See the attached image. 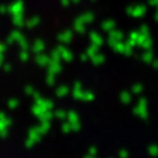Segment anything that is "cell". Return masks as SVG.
I'll use <instances>...</instances> for the list:
<instances>
[{"instance_id": "obj_19", "label": "cell", "mask_w": 158, "mask_h": 158, "mask_svg": "<svg viewBox=\"0 0 158 158\" xmlns=\"http://www.w3.org/2000/svg\"><path fill=\"white\" fill-rule=\"evenodd\" d=\"M96 153H97L96 147H91V148H90V151H89V154H91V156H96Z\"/></svg>"}, {"instance_id": "obj_18", "label": "cell", "mask_w": 158, "mask_h": 158, "mask_svg": "<svg viewBox=\"0 0 158 158\" xmlns=\"http://www.w3.org/2000/svg\"><path fill=\"white\" fill-rule=\"evenodd\" d=\"M120 158H128V151H126V149H122V151H120Z\"/></svg>"}, {"instance_id": "obj_20", "label": "cell", "mask_w": 158, "mask_h": 158, "mask_svg": "<svg viewBox=\"0 0 158 158\" xmlns=\"http://www.w3.org/2000/svg\"><path fill=\"white\" fill-rule=\"evenodd\" d=\"M48 84H49V85H54V76H52V75H50V76L48 77Z\"/></svg>"}, {"instance_id": "obj_5", "label": "cell", "mask_w": 158, "mask_h": 158, "mask_svg": "<svg viewBox=\"0 0 158 158\" xmlns=\"http://www.w3.org/2000/svg\"><path fill=\"white\" fill-rule=\"evenodd\" d=\"M52 117H54V113L51 112V110H45L41 114L37 116V118L40 120V122H41V121H51Z\"/></svg>"}, {"instance_id": "obj_2", "label": "cell", "mask_w": 158, "mask_h": 158, "mask_svg": "<svg viewBox=\"0 0 158 158\" xmlns=\"http://www.w3.org/2000/svg\"><path fill=\"white\" fill-rule=\"evenodd\" d=\"M41 136H43V133L39 131L37 126H36V127H32V128L29 131V136H27V139H26V146H27V147H32L36 142L40 141Z\"/></svg>"}, {"instance_id": "obj_6", "label": "cell", "mask_w": 158, "mask_h": 158, "mask_svg": "<svg viewBox=\"0 0 158 158\" xmlns=\"http://www.w3.org/2000/svg\"><path fill=\"white\" fill-rule=\"evenodd\" d=\"M82 94H84V90H82V87H81L80 85H76V86L73 87L72 95H73V97H75L76 100H81V98H82Z\"/></svg>"}, {"instance_id": "obj_11", "label": "cell", "mask_w": 158, "mask_h": 158, "mask_svg": "<svg viewBox=\"0 0 158 158\" xmlns=\"http://www.w3.org/2000/svg\"><path fill=\"white\" fill-rule=\"evenodd\" d=\"M8 133H9V127H8V126H5L2 121H0V136H2V137L4 138V137H6V136H8Z\"/></svg>"}, {"instance_id": "obj_7", "label": "cell", "mask_w": 158, "mask_h": 158, "mask_svg": "<svg viewBox=\"0 0 158 158\" xmlns=\"http://www.w3.org/2000/svg\"><path fill=\"white\" fill-rule=\"evenodd\" d=\"M120 100H121L122 103L128 105V103L132 101V95H131L128 91H123V92L120 95Z\"/></svg>"}, {"instance_id": "obj_12", "label": "cell", "mask_w": 158, "mask_h": 158, "mask_svg": "<svg viewBox=\"0 0 158 158\" xmlns=\"http://www.w3.org/2000/svg\"><path fill=\"white\" fill-rule=\"evenodd\" d=\"M0 121H2L5 126H10L11 125V121H10V118H8V116L4 113V112H0Z\"/></svg>"}, {"instance_id": "obj_10", "label": "cell", "mask_w": 158, "mask_h": 158, "mask_svg": "<svg viewBox=\"0 0 158 158\" xmlns=\"http://www.w3.org/2000/svg\"><path fill=\"white\" fill-rule=\"evenodd\" d=\"M44 111H45V108H44V107H41L40 105H37V103H35V105H34V107H32V113H34L36 117H37L39 114H41Z\"/></svg>"}, {"instance_id": "obj_16", "label": "cell", "mask_w": 158, "mask_h": 158, "mask_svg": "<svg viewBox=\"0 0 158 158\" xmlns=\"http://www.w3.org/2000/svg\"><path fill=\"white\" fill-rule=\"evenodd\" d=\"M62 131H64L65 133H69V132L72 131V130H71V125H70V122H65V123L62 125Z\"/></svg>"}, {"instance_id": "obj_21", "label": "cell", "mask_w": 158, "mask_h": 158, "mask_svg": "<svg viewBox=\"0 0 158 158\" xmlns=\"http://www.w3.org/2000/svg\"><path fill=\"white\" fill-rule=\"evenodd\" d=\"M25 91H26V94H30V95H32V94L35 92V91H34V89H32V87H30V86H27Z\"/></svg>"}, {"instance_id": "obj_8", "label": "cell", "mask_w": 158, "mask_h": 158, "mask_svg": "<svg viewBox=\"0 0 158 158\" xmlns=\"http://www.w3.org/2000/svg\"><path fill=\"white\" fill-rule=\"evenodd\" d=\"M39 131H40L43 135H45L49 130H50V121H41V125L37 126Z\"/></svg>"}, {"instance_id": "obj_1", "label": "cell", "mask_w": 158, "mask_h": 158, "mask_svg": "<svg viewBox=\"0 0 158 158\" xmlns=\"http://www.w3.org/2000/svg\"><path fill=\"white\" fill-rule=\"evenodd\" d=\"M147 107H148L147 100H146L144 97H141V98L138 100V103H137V106L135 107L133 112H135L136 116H138V117H141V118H147V116H148Z\"/></svg>"}, {"instance_id": "obj_3", "label": "cell", "mask_w": 158, "mask_h": 158, "mask_svg": "<svg viewBox=\"0 0 158 158\" xmlns=\"http://www.w3.org/2000/svg\"><path fill=\"white\" fill-rule=\"evenodd\" d=\"M66 118H67V122H70L71 125V130L72 131H78L80 130V117L75 111H69L66 112Z\"/></svg>"}, {"instance_id": "obj_22", "label": "cell", "mask_w": 158, "mask_h": 158, "mask_svg": "<svg viewBox=\"0 0 158 158\" xmlns=\"http://www.w3.org/2000/svg\"><path fill=\"white\" fill-rule=\"evenodd\" d=\"M85 158H96V156H91V154H89V156H86Z\"/></svg>"}, {"instance_id": "obj_13", "label": "cell", "mask_w": 158, "mask_h": 158, "mask_svg": "<svg viewBox=\"0 0 158 158\" xmlns=\"http://www.w3.org/2000/svg\"><path fill=\"white\" fill-rule=\"evenodd\" d=\"M54 117L60 118V120H65V118H66V112H65L64 110H57V111L54 113Z\"/></svg>"}, {"instance_id": "obj_9", "label": "cell", "mask_w": 158, "mask_h": 158, "mask_svg": "<svg viewBox=\"0 0 158 158\" xmlns=\"http://www.w3.org/2000/svg\"><path fill=\"white\" fill-rule=\"evenodd\" d=\"M67 94H69V87H66V86H61L56 90V95L59 97H65Z\"/></svg>"}, {"instance_id": "obj_14", "label": "cell", "mask_w": 158, "mask_h": 158, "mask_svg": "<svg viewBox=\"0 0 158 158\" xmlns=\"http://www.w3.org/2000/svg\"><path fill=\"white\" fill-rule=\"evenodd\" d=\"M148 153H149L152 157H156V156H157V153H158V147H156L154 144L149 146V147H148Z\"/></svg>"}, {"instance_id": "obj_17", "label": "cell", "mask_w": 158, "mask_h": 158, "mask_svg": "<svg viewBox=\"0 0 158 158\" xmlns=\"http://www.w3.org/2000/svg\"><path fill=\"white\" fill-rule=\"evenodd\" d=\"M142 90H143L142 85H135V86L132 87V92H133V94H141Z\"/></svg>"}, {"instance_id": "obj_15", "label": "cell", "mask_w": 158, "mask_h": 158, "mask_svg": "<svg viewBox=\"0 0 158 158\" xmlns=\"http://www.w3.org/2000/svg\"><path fill=\"white\" fill-rule=\"evenodd\" d=\"M8 105H9L10 108H16V107L19 106V100H16V98H11V100H9Z\"/></svg>"}, {"instance_id": "obj_4", "label": "cell", "mask_w": 158, "mask_h": 158, "mask_svg": "<svg viewBox=\"0 0 158 158\" xmlns=\"http://www.w3.org/2000/svg\"><path fill=\"white\" fill-rule=\"evenodd\" d=\"M35 103L40 105V106L44 107L45 110H51V108L54 107V102H52V101H50V100H45V98H43L41 96H40V97H37V98L35 100Z\"/></svg>"}]
</instances>
